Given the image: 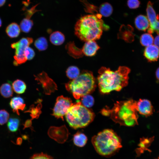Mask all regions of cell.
<instances>
[{
    "label": "cell",
    "mask_w": 159,
    "mask_h": 159,
    "mask_svg": "<svg viewBox=\"0 0 159 159\" xmlns=\"http://www.w3.org/2000/svg\"><path fill=\"white\" fill-rule=\"evenodd\" d=\"M94 113L78 102L73 104L65 115L69 125L74 129L85 127L94 120Z\"/></svg>",
    "instance_id": "8992f818"
},
{
    "label": "cell",
    "mask_w": 159,
    "mask_h": 159,
    "mask_svg": "<svg viewBox=\"0 0 159 159\" xmlns=\"http://www.w3.org/2000/svg\"><path fill=\"white\" fill-rule=\"evenodd\" d=\"M155 75L156 78L159 80V67H158L156 70Z\"/></svg>",
    "instance_id": "836d02e7"
},
{
    "label": "cell",
    "mask_w": 159,
    "mask_h": 159,
    "mask_svg": "<svg viewBox=\"0 0 159 159\" xmlns=\"http://www.w3.org/2000/svg\"><path fill=\"white\" fill-rule=\"evenodd\" d=\"M36 6L28 10L25 13L26 18L30 19L35 11Z\"/></svg>",
    "instance_id": "4dcf8cb0"
},
{
    "label": "cell",
    "mask_w": 159,
    "mask_h": 159,
    "mask_svg": "<svg viewBox=\"0 0 159 159\" xmlns=\"http://www.w3.org/2000/svg\"><path fill=\"white\" fill-rule=\"evenodd\" d=\"M51 43L55 45H59L62 44L65 41V37L61 32L55 31L53 32L49 37Z\"/></svg>",
    "instance_id": "2e32d148"
},
{
    "label": "cell",
    "mask_w": 159,
    "mask_h": 159,
    "mask_svg": "<svg viewBox=\"0 0 159 159\" xmlns=\"http://www.w3.org/2000/svg\"><path fill=\"white\" fill-rule=\"evenodd\" d=\"M73 104L70 98L63 96L58 97L53 110L52 115L57 118H61L63 120L64 116Z\"/></svg>",
    "instance_id": "ba28073f"
},
{
    "label": "cell",
    "mask_w": 159,
    "mask_h": 159,
    "mask_svg": "<svg viewBox=\"0 0 159 159\" xmlns=\"http://www.w3.org/2000/svg\"><path fill=\"white\" fill-rule=\"evenodd\" d=\"M33 42V39L32 38L23 37L19 41L11 44V47L15 49L13 62L14 66H18L27 60L24 55V51L26 48L29 46Z\"/></svg>",
    "instance_id": "52a82bcc"
},
{
    "label": "cell",
    "mask_w": 159,
    "mask_h": 159,
    "mask_svg": "<svg viewBox=\"0 0 159 159\" xmlns=\"http://www.w3.org/2000/svg\"><path fill=\"white\" fill-rule=\"evenodd\" d=\"M127 5L131 9H135L138 8L140 5V2L138 0H128Z\"/></svg>",
    "instance_id": "f546056e"
},
{
    "label": "cell",
    "mask_w": 159,
    "mask_h": 159,
    "mask_svg": "<svg viewBox=\"0 0 159 159\" xmlns=\"http://www.w3.org/2000/svg\"><path fill=\"white\" fill-rule=\"evenodd\" d=\"M136 103L132 99L118 101L111 109H103L101 113L104 115L110 116L114 121L120 125L132 126L138 123Z\"/></svg>",
    "instance_id": "7a4b0ae2"
},
{
    "label": "cell",
    "mask_w": 159,
    "mask_h": 159,
    "mask_svg": "<svg viewBox=\"0 0 159 159\" xmlns=\"http://www.w3.org/2000/svg\"><path fill=\"white\" fill-rule=\"evenodd\" d=\"M65 87L75 99H78L94 91L96 87L95 80L91 72L84 71L76 78L66 83Z\"/></svg>",
    "instance_id": "5b68a950"
},
{
    "label": "cell",
    "mask_w": 159,
    "mask_h": 159,
    "mask_svg": "<svg viewBox=\"0 0 159 159\" xmlns=\"http://www.w3.org/2000/svg\"><path fill=\"white\" fill-rule=\"evenodd\" d=\"M9 113L5 110H0V125L6 123L9 119Z\"/></svg>",
    "instance_id": "4316f807"
},
{
    "label": "cell",
    "mask_w": 159,
    "mask_h": 159,
    "mask_svg": "<svg viewBox=\"0 0 159 159\" xmlns=\"http://www.w3.org/2000/svg\"><path fill=\"white\" fill-rule=\"evenodd\" d=\"M146 10L150 24L148 29V33L151 34L155 32L159 35V21L158 20L155 12L151 2H148Z\"/></svg>",
    "instance_id": "9c48e42d"
},
{
    "label": "cell",
    "mask_w": 159,
    "mask_h": 159,
    "mask_svg": "<svg viewBox=\"0 0 159 159\" xmlns=\"http://www.w3.org/2000/svg\"><path fill=\"white\" fill-rule=\"evenodd\" d=\"M144 55L149 62L157 61L159 57V49L154 44L146 47L144 50Z\"/></svg>",
    "instance_id": "8fae6325"
},
{
    "label": "cell",
    "mask_w": 159,
    "mask_h": 159,
    "mask_svg": "<svg viewBox=\"0 0 159 159\" xmlns=\"http://www.w3.org/2000/svg\"><path fill=\"white\" fill-rule=\"evenodd\" d=\"M17 142L18 143V144H20V143H21V139L20 138H18L17 139Z\"/></svg>",
    "instance_id": "d590c367"
},
{
    "label": "cell",
    "mask_w": 159,
    "mask_h": 159,
    "mask_svg": "<svg viewBox=\"0 0 159 159\" xmlns=\"http://www.w3.org/2000/svg\"><path fill=\"white\" fill-rule=\"evenodd\" d=\"M153 43L154 45L159 49V35H158L155 38Z\"/></svg>",
    "instance_id": "1f68e13d"
},
{
    "label": "cell",
    "mask_w": 159,
    "mask_h": 159,
    "mask_svg": "<svg viewBox=\"0 0 159 159\" xmlns=\"http://www.w3.org/2000/svg\"><path fill=\"white\" fill-rule=\"evenodd\" d=\"M5 32L7 35L10 38H16L18 37L20 34V28L17 23L12 22L7 26Z\"/></svg>",
    "instance_id": "9a60e30c"
},
{
    "label": "cell",
    "mask_w": 159,
    "mask_h": 159,
    "mask_svg": "<svg viewBox=\"0 0 159 159\" xmlns=\"http://www.w3.org/2000/svg\"><path fill=\"white\" fill-rule=\"evenodd\" d=\"M80 74L79 69L76 66H69L66 71L67 76L69 79L72 80L76 78Z\"/></svg>",
    "instance_id": "603a6c76"
},
{
    "label": "cell",
    "mask_w": 159,
    "mask_h": 159,
    "mask_svg": "<svg viewBox=\"0 0 159 159\" xmlns=\"http://www.w3.org/2000/svg\"><path fill=\"white\" fill-rule=\"evenodd\" d=\"M24 54L27 60L32 59L35 55V53L34 50L29 46L27 47L25 49Z\"/></svg>",
    "instance_id": "83f0119b"
},
{
    "label": "cell",
    "mask_w": 159,
    "mask_h": 159,
    "mask_svg": "<svg viewBox=\"0 0 159 159\" xmlns=\"http://www.w3.org/2000/svg\"><path fill=\"white\" fill-rule=\"evenodd\" d=\"M34 45L38 50L42 51L47 49L48 47V42L45 37H42L37 39L35 41Z\"/></svg>",
    "instance_id": "d4e9b609"
},
{
    "label": "cell",
    "mask_w": 159,
    "mask_h": 159,
    "mask_svg": "<svg viewBox=\"0 0 159 159\" xmlns=\"http://www.w3.org/2000/svg\"><path fill=\"white\" fill-rule=\"evenodd\" d=\"M12 87L9 83L2 84L0 87V93L4 97L6 98L11 97L13 94Z\"/></svg>",
    "instance_id": "d6986e66"
},
{
    "label": "cell",
    "mask_w": 159,
    "mask_h": 159,
    "mask_svg": "<svg viewBox=\"0 0 159 159\" xmlns=\"http://www.w3.org/2000/svg\"><path fill=\"white\" fill-rule=\"evenodd\" d=\"M154 40L153 37L151 34L146 33L141 35L140 41L142 45L146 47L153 44Z\"/></svg>",
    "instance_id": "cb8c5ba5"
},
{
    "label": "cell",
    "mask_w": 159,
    "mask_h": 159,
    "mask_svg": "<svg viewBox=\"0 0 159 159\" xmlns=\"http://www.w3.org/2000/svg\"><path fill=\"white\" fill-rule=\"evenodd\" d=\"M99 11L102 16L105 17H108L112 14L113 8L110 4L106 2L103 3L100 6Z\"/></svg>",
    "instance_id": "7402d4cb"
},
{
    "label": "cell",
    "mask_w": 159,
    "mask_h": 159,
    "mask_svg": "<svg viewBox=\"0 0 159 159\" xmlns=\"http://www.w3.org/2000/svg\"><path fill=\"white\" fill-rule=\"evenodd\" d=\"M137 112L140 114L148 116L151 115L153 108L150 101L147 99H140L136 103Z\"/></svg>",
    "instance_id": "30bf717a"
},
{
    "label": "cell",
    "mask_w": 159,
    "mask_h": 159,
    "mask_svg": "<svg viewBox=\"0 0 159 159\" xmlns=\"http://www.w3.org/2000/svg\"><path fill=\"white\" fill-rule=\"evenodd\" d=\"M2 24V20H1V18H0V27L1 26Z\"/></svg>",
    "instance_id": "8d00e7d4"
},
{
    "label": "cell",
    "mask_w": 159,
    "mask_h": 159,
    "mask_svg": "<svg viewBox=\"0 0 159 159\" xmlns=\"http://www.w3.org/2000/svg\"><path fill=\"white\" fill-rule=\"evenodd\" d=\"M20 123L18 118L12 117L9 119L7 127L9 130L11 132H16L18 130Z\"/></svg>",
    "instance_id": "44dd1931"
},
{
    "label": "cell",
    "mask_w": 159,
    "mask_h": 159,
    "mask_svg": "<svg viewBox=\"0 0 159 159\" xmlns=\"http://www.w3.org/2000/svg\"><path fill=\"white\" fill-rule=\"evenodd\" d=\"M12 87L14 91L16 93L22 94L25 92L26 88V86L23 81L20 79H17L13 82Z\"/></svg>",
    "instance_id": "ac0fdd59"
},
{
    "label": "cell",
    "mask_w": 159,
    "mask_h": 159,
    "mask_svg": "<svg viewBox=\"0 0 159 159\" xmlns=\"http://www.w3.org/2000/svg\"><path fill=\"white\" fill-rule=\"evenodd\" d=\"M158 159H159V157L158 158Z\"/></svg>",
    "instance_id": "74e56055"
},
{
    "label": "cell",
    "mask_w": 159,
    "mask_h": 159,
    "mask_svg": "<svg viewBox=\"0 0 159 159\" xmlns=\"http://www.w3.org/2000/svg\"><path fill=\"white\" fill-rule=\"evenodd\" d=\"M92 142L97 152L105 157L113 155L122 147L120 137L110 129L104 130L94 136Z\"/></svg>",
    "instance_id": "277c9868"
},
{
    "label": "cell",
    "mask_w": 159,
    "mask_h": 159,
    "mask_svg": "<svg viewBox=\"0 0 159 159\" xmlns=\"http://www.w3.org/2000/svg\"><path fill=\"white\" fill-rule=\"evenodd\" d=\"M33 25V23L32 20L26 18L21 21L19 26L22 32L28 33L31 31Z\"/></svg>",
    "instance_id": "ffe728a7"
},
{
    "label": "cell",
    "mask_w": 159,
    "mask_h": 159,
    "mask_svg": "<svg viewBox=\"0 0 159 159\" xmlns=\"http://www.w3.org/2000/svg\"><path fill=\"white\" fill-rule=\"evenodd\" d=\"M100 14L87 15L80 18L75 24V35L86 42L99 39L104 29V23Z\"/></svg>",
    "instance_id": "3957f363"
},
{
    "label": "cell",
    "mask_w": 159,
    "mask_h": 159,
    "mask_svg": "<svg viewBox=\"0 0 159 159\" xmlns=\"http://www.w3.org/2000/svg\"><path fill=\"white\" fill-rule=\"evenodd\" d=\"M30 159H54L50 156L43 153L34 154Z\"/></svg>",
    "instance_id": "f1b7e54d"
},
{
    "label": "cell",
    "mask_w": 159,
    "mask_h": 159,
    "mask_svg": "<svg viewBox=\"0 0 159 159\" xmlns=\"http://www.w3.org/2000/svg\"><path fill=\"white\" fill-rule=\"evenodd\" d=\"M10 107L14 112L19 115V110H23L25 108L26 105L24 103L23 99L20 97L16 96L12 98L9 103Z\"/></svg>",
    "instance_id": "4fadbf2b"
},
{
    "label": "cell",
    "mask_w": 159,
    "mask_h": 159,
    "mask_svg": "<svg viewBox=\"0 0 159 159\" xmlns=\"http://www.w3.org/2000/svg\"><path fill=\"white\" fill-rule=\"evenodd\" d=\"M81 104L87 108L92 107L94 105V100L91 95L87 94L82 97Z\"/></svg>",
    "instance_id": "484cf974"
},
{
    "label": "cell",
    "mask_w": 159,
    "mask_h": 159,
    "mask_svg": "<svg viewBox=\"0 0 159 159\" xmlns=\"http://www.w3.org/2000/svg\"><path fill=\"white\" fill-rule=\"evenodd\" d=\"M100 47L95 41L86 42L81 50L82 54L87 56L94 55Z\"/></svg>",
    "instance_id": "7c38bea8"
},
{
    "label": "cell",
    "mask_w": 159,
    "mask_h": 159,
    "mask_svg": "<svg viewBox=\"0 0 159 159\" xmlns=\"http://www.w3.org/2000/svg\"><path fill=\"white\" fill-rule=\"evenodd\" d=\"M31 122L30 120H26L24 124V129L26 127H28L31 126Z\"/></svg>",
    "instance_id": "d6a6232c"
},
{
    "label": "cell",
    "mask_w": 159,
    "mask_h": 159,
    "mask_svg": "<svg viewBox=\"0 0 159 159\" xmlns=\"http://www.w3.org/2000/svg\"><path fill=\"white\" fill-rule=\"evenodd\" d=\"M6 0H0V7L3 6L5 4Z\"/></svg>",
    "instance_id": "e575fe53"
},
{
    "label": "cell",
    "mask_w": 159,
    "mask_h": 159,
    "mask_svg": "<svg viewBox=\"0 0 159 159\" xmlns=\"http://www.w3.org/2000/svg\"><path fill=\"white\" fill-rule=\"evenodd\" d=\"M135 23L136 27L140 30L145 31L149 27V22L147 16L140 15L135 19Z\"/></svg>",
    "instance_id": "5bb4252c"
},
{
    "label": "cell",
    "mask_w": 159,
    "mask_h": 159,
    "mask_svg": "<svg viewBox=\"0 0 159 159\" xmlns=\"http://www.w3.org/2000/svg\"><path fill=\"white\" fill-rule=\"evenodd\" d=\"M130 69L120 66L113 71L102 67L99 71L97 82L100 92L107 94L112 91H120L128 83Z\"/></svg>",
    "instance_id": "6da1fadb"
},
{
    "label": "cell",
    "mask_w": 159,
    "mask_h": 159,
    "mask_svg": "<svg viewBox=\"0 0 159 159\" xmlns=\"http://www.w3.org/2000/svg\"><path fill=\"white\" fill-rule=\"evenodd\" d=\"M87 138L84 133L80 132H77L74 135L73 140L74 144L79 147L84 146L87 143Z\"/></svg>",
    "instance_id": "e0dca14e"
}]
</instances>
